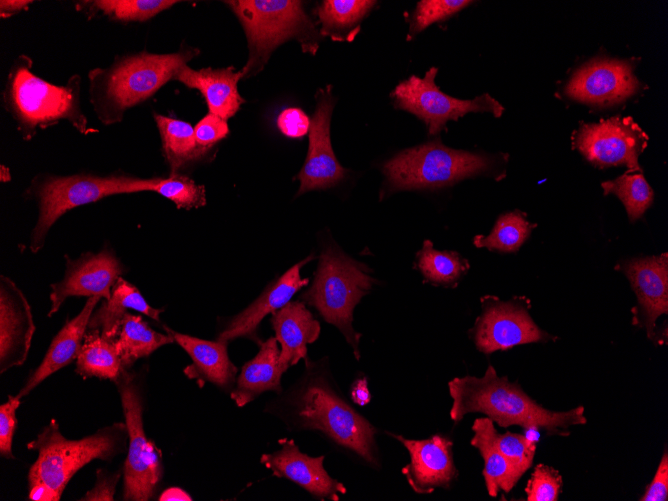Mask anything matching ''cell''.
Masks as SVG:
<instances>
[{
    "label": "cell",
    "mask_w": 668,
    "mask_h": 501,
    "mask_svg": "<svg viewBox=\"0 0 668 501\" xmlns=\"http://www.w3.org/2000/svg\"><path fill=\"white\" fill-rule=\"evenodd\" d=\"M291 432H318L336 450L378 470V429L345 397L325 359L305 361L304 372L264 409Z\"/></svg>",
    "instance_id": "6da1fadb"
},
{
    "label": "cell",
    "mask_w": 668,
    "mask_h": 501,
    "mask_svg": "<svg viewBox=\"0 0 668 501\" xmlns=\"http://www.w3.org/2000/svg\"><path fill=\"white\" fill-rule=\"evenodd\" d=\"M448 391L452 398L450 418L455 423L469 413H482L503 428L517 425L525 429H543L558 436H568L570 427L587 423L583 406L568 411L546 409L517 382L498 376L492 365L482 377L453 378L448 382Z\"/></svg>",
    "instance_id": "7a4b0ae2"
},
{
    "label": "cell",
    "mask_w": 668,
    "mask_h": 501,
    "mask_svg": "<svg viewBox=\"0 0 668 501\" xmlns=\"http://www.w3.org/2000/svg\"><path fill=\"white\" fill-rule=\"evenodd\" d=\"M128 447L125 423L116 422L94 434L69 440L52 419L27 448L38 453L28 472V497L34 501H58L70 479L89 462L111 461Z\"/></svg>",
    "instance_id": "3957f363"
},
{
    "label": "cell",
    "mask_w": 668,
    "mask_h": 501,
    "mask_svg": "<svg viewBox=\"0 0 668 501\" xmlns=\"http://www.w3.org/2000/svg\"><path fill=\"white\" fill-rule=\"evenodd\" d=\"M199 54L188 47L176 53L140 52L118 57L108 68L89 72L90 96L97 117L104 124L120 122L126 110L145 101Z\"/></svg>",
    "instance_id": "277c9868"
},
{
    "label": "cell",
    "mask_w": 668,
    "mask_h": 501,
    "mask_svg": "<svg viewBox=\"0 0 668 501\" xmlns=\"http://www.w3.org/2000/svg\"><path fill=\"white\" fill-rule=\"evenodd\" d=\"M31 67V58L19 56L10 68L3 91L5 109L23 138L30 140L37 129L60 120L69 121L85 134L87 118L80 106V77L74 75L65 86H57L37 77Z\"/></svg>",
    "instance_id": "5b68a950"
},
{
    "label": "cell",
    "mask_w": 668,
    "mask_h": 501,
    "mask_svg": "<svg viewBox=\"0 0 668 501\" xmlns=\"http://www.w3.org/2000/svg\"><path fill=\"white\" fill-rule=\"evenodd\" d=\"M314 275L311 286L301 294V301L314 307L342 333L359 360L361 334L353 327V311L377 280L367 265L348 257L335 245L321 252Z\"/></svg>",
    "instance_id": "8992f818"
},
{
    "label": "cell",
    "mask_w": 668,
    "mask_h": 501,
    "mask_svg": "<svg viewBox=\"0 0 668 501\" xmlns=\"http://www.w3.org/2000/svg\"><path fill=\"white\" fill-rule=\"evenodd\" d=\"M495 160L486 155L444 146L438 139L405 149L383 166L390 192L441 188L490 170Z\"/></svg>",
    "instance_id": "52a82bcc"
},
{
    "label": "cell",
    "mask_w": 668,
    "mask_h": 501,
    "mask_svg": "<svg viewBox=\"0 0 668 501\" xmlns=\"http://www.w3.org/2000/svg\"><path fill=\"white\" fill-rule=\"evenodd\" d=\"M154 183L155 178L91 174L46 176L34 180L31 192L37 199L39 213L31 234V251L35 253L43 247L49 229L67 211L112 195L152 191Z\"/></svg>",
    "instance_id": "ba28073f"
},
{
    "label": "cell",
    "mask_w": 668,
    "mask_h": 501,
    "mask_svg": "<svg viewBox=\"0 0 668 501\" xmlns=\"http://www.w3.org/2000/svg\"><path fill=\"white\" fill-rule=\"evenodd\" d=\"M242 24L249 47V60L242 68L244 77L260 71L272 51L290 38L305 41L314 36V27L301 1H225Z\"/></svg>",
    "instance_id": "9c48e42d"
},
{
    "label": "cell",
    "mask_w": 668,
    "mask_h": 501,
    "mask_svg": "<svg viewBox=\"0 0 668 501\" xmlns=\"http://www.w3.org/2000/svg\"><path fill=\"white\" fill-rule=\"evenodd\" d=\"M114 383L128 432L127 457L123 466V500L147 501L156 493L164 468L160 450L147 438L144 430L142 379L136 373L123 369Z\"/></svg>",
    "instance_id": "30bf717a"
},
{
    "label": "cell",
    "mask_w": 668,
    "mask_h": 501,
    "mask_svg": "<svg viewBox=\"0 0 668 501\" xmlns=\"http://www.w3.org/2000/svg\"><path fill=\"white\" fill-rule=\"evenodd\" d=\"M436 67H431L423 78L412 75L400 82L391 96L399 109L413 113L423 120L429 135L438 134L448 120H457L468 112H491L500 117L503 106L484 93L472 100H461L443 93L435 84Z\"/></svg>",
    "instance_id": "8fae6325"
},
{
    "label": "cell",
    "mask_w": 668,
    "mask_h": 501,
    "mask_svg": "<svg viewBox=\"0 0 668 501\" xmlns=\"http://www.w3.org/2000/svg\"><path fill=\"white\" fill-rule=\"evenodd\" d=\"M523 298L503 301L495 296L481 298L482 312L469 334L476 348L489 355L517 345L556 339L540 329L528 312Z\"/></svg>",
    "instance_id": "7c38bea8"
},
{
    "label": "cell",
    "mask_w": 668,
    "mask_h": 501,
    "mask_svg": "<svg viewBox=\"0 0 668 501\" xmlns=\"http://www.w3.org/2000/svg\"><path fill=\"white\" fill-rule=\"evenodd\" d=\"M647 141V134L631 117L617 116L581 126L574 146L597 166L626 165L635 172L641 171L638 157Z\"/></svg>",
    "instance_id": "4fadbf2b"
},
{
    "label": "cell",
    "mask_w": 668,
    "mask_h": 501,
    "mask_svg": "<svg viewBox=\"0 0 668 501\" xmlns=\"http://www.w3.org/2000/svg\"><path fill=\"white\" fill-rule=\"evenodd\" d=\"M331 86L316 93V108L310 118L309 148L305 163L298 174L300 187L297 195L312 190L330 188L339 183L347 173L332 149L330 120L334 108Z\"/></svg>",
    "instance_id": "5bb4252c"
},
{
    "label": "cell",
    "mask_w": 668,
    "mask_h": 501,
    "mask_svg": "<svg viewBox=\"0 0 668 501\" xmlns=\"http://www.w3.org/2000/svg\"><path fill=\"white\" fill-rule=\"evenodd\" d=\"M278 443V449L260 457V463L273 476L295 483L318 500L338 501L346 493L344 484L326 471L323 455L303 453L293 439L282 438Z\"/></svg>",
    "instance_id": "9a60e30c"
},
{
    "label": "cell",
    "mask_w": 668,
    "mask_h": 501,
    "mask_svg": "<svg viewBox=\"0 0 668 501\" xmlns=\"http://www.w3.org/2000/svg\"><path fill=\"white\" fill-rule=\"evenodd\" d=\"M616 269L625 274L637 297L633 324L645 328L648 338L654 340L657 318L668 313L667 253L626 260Z\"/></svg>",
    "instance_id": "2e32d148"
},
{
    "label": "cell",
    "mask_w": 668,
    "mask_h": 501,
    "mask_svg": "<svg viewBox=\"0 0 668 501\" xmlns=\"http://www.w3.org/2000/svg\"><path fill=\"white\" fill-rule=\"evenodd\" d=\"M638 88L639 81L629 62L595 59L573 74L565 93L577 101L604 106L624 101Z\"/></svg>",
    "instance_id": "e0dca14e"
},
{
    "label": "cell",
    "mask_w": 668,
    "mask_h": 501,
    "mask_svg": "<svg viewBox=\"0 0 668 501\" xmlns=\"http://www.w3.org/2000/svg\"><path fill=\"white\" fill-rule=\"evenodd\" d=\"M407 450L410 462L401 472L417 494H429L437 488L447 489L457 478L453 457V442L440 434L415 440L388 433Z\"/></svg>",
    "instance_id": "ac0fdd59"
},
{
    "label": "cell",
    "mask_w": 668,
    "mask_h": 501,
    "mask_svg": "<svg viewBox=\"0 0 668 501\" xmlns=\"http://www.w3.org/2000/svg\"><path fill=\"white\" fill-rule=\"evenodd\" d=\"M124 268L110 250L87 253L77 260L67 259L64 278L51 284L48 316L58 311L70 296H100L109 299L111 289Z\"/></svg>",
    "instance_id": "d6986e66"
},
{
    "label": "cell",
    "mask_w": 668,
    "mask_h": 501,
    "mask_svg": "<svg viewBox=\"0 0 668 501\" xmlns=\"http://www.w3.org/2000/svg\"><path fill=\"white\" fill-rule=\"evenodd\" d=\"M35 324L31 307L16 284L0 276V373L21 366L30 349Z\"/></svg>",
    "instance_id": "ffe728a7"
},
{
    "label": "cell",
    "mask_w": 668,
    "mask_h": 501,
    "mask_svg": "<svg viewBox=\"0 0 668 501\" xmlns=\"http://www.w3.org/2000/svg\"><path fill=\"white\" fill-rule=\"evenodd\" d=\"M311 258L310 256L292 266L249 306L233 316L219 332L217 340L230 342L245 337L260 345L261 341L257 336L259 324L267 315L285 306L301 288L308 285L309 279L302 278L300 270Z\"/></svg>",
    "instance_id": "44dd1931"
},
{
    "label": "cell",
    "mask_w": 668,
    "mask_h": 501,
    "mask_svg": "<svg viewBox=\"0 0 668 501\" xmlns=\"http://www.w3.org/2000/svg\"><path fill=\"white\" fill-rule=\"evenodd\" d=\"M164 329L191 358L192 363L183 370L189 379L196 380L200 387L211 383L224 392L232 391L238 369L228 356V342L200 339L176 332L167 326Z\"/></svg>",
    "instance_id": "7402d4cb"
},
{
    "label": "cell",
    "mask_w": 668,
    "mask_h": 501,
    "mask_svg": "<svg viewBox=\"0 0 668 501\" xmlns=\"http://www.w3.org/2000/svg\"><path fill=\"white\" fill-rule=\"evenodd\" d=\"M280 345L279 364L286 372L301 359L307 358V345L320 335V323L301 300L290 301L272 314L270 319Z\"/></svg>",
    "instance_id": "603a6c76"
},
{
    "label": "cell",
    "mask_w": 668,
    "mask_h": 501,
    "mask_svg": "<svg viewBox=\"0 0 668 501\" xmlns=\"http://www.w3.org/2000/svg\"><path fill=\"white\" fill-rule=\"evenodd\" d=\"M100 299V296L89 297L80 313L65 323L53 338L41 364L17 393L18 399L27 396L42 381L77 358L90 317Z\"/></svg>",
    "instance_id": "cb8c5ba5"
},
{
    "label": "cell",
    "mask_w": 668,
    "mask_h": 501,
    "mask_svg": "<svg viewBox=\"0 0 668 501\" xmlns=\"http://www.w3.org/2000/svg\"><path fill=\"white\" fill-rule=\"evenodd\" d=\"M242 77H244L242 69L238 72H234L232 67L194 70L185 65L177 72L174 80L200 91L205 98L209 113L228 120L245 102L237 86Z\"/></svg>",
    "instance_id": "d4e9b609"
},
{
    "label": "cell",
    "mask_w": 668,
    "mask_h": 501,
    "mask_svg": "<svg viewBox=\"0 0 668 501\" xmlns=\"http://www.w3.org/2000/svg\"><path fill=\"white\" fill-rule=\"evenodd\" d=\"M277 343L275 337L261 342L255 357L241 368L230 392L231 399L238 407H244L264 392L279 394L283 391L281 377L285 371L279 364L280 349Z\"/></svg>",
    "instance_id": "484cf974"
},
{
    "label": "cell",
    "mask_w": 668,
    "mask_h": 501,
    "mask_svg": "<svg viewBox=\"0 0 668 501\" xmlns=\"http://www.w3.org/2000/svg\"><path fill=\"white\" fill-rule=\"evenodd\" d=\"M128 309L143 313L158 322L164 311L163 308L150 306L134 285L119 277L111 289L110 298L92 313L87 329H98L103 337L114 341Z\"/></svg>",
    "instance_id": "4316f807"
},
{
    "label": "cell",
    "mask_w": 668,
    "mask_h": 501,
    "mask_svg": "<svg viewBox=\"0 0 668 501\" xmlns=\"http://www.w3.org/2000/svg\"><path fill=\"white\" fill-rule=\"evenodd\" d=\"M470 444L479 450L484 461L483 477L487 493L496 497L499 491L510 492L522 475L509 463L495 443L497 432L488 417L477 418L472 425Z\"/></svg>",
    "instance_id": "83f0119b"
},
{
    "label": "cell",
    "mask_w": 668,
    "mask_h": 501,
    "mask_svg": "<svg viewBox=\"0 0 668 501\" xmlns=\"http://www.w3.org/2000/svg\"><path fill=\"white\" fill-rule=\"evenodd\" d=\"M113 342L122 367L129 369L138 359L149 356L174 339L168 333L153 330L141 316L127 312Z\"/></svg>",
    "instance_id": "f1b7e54d"
},
{
    "label": "cell",
    "mask_w": 668,
    "mask_h": 501,
    "mask_svg": "<svg viewBox=\"0 0 668 501\" xmlns=\"http://www.w3.org/2000/svg\"><path fill=\"white\" fill-rule=\"evenodd\" d=\"M76 359L75 371L84 379L97 377L115 382L124 369L114 342L98 329H87Z\"/></svg>",
    "instance_id": "f546056e"
},
{
    "label": "cell",
    "mask_w": 668,
    "mask_h": 501,
    "mask_svg": "<svg viewBox=\"0 0 668 501\" xmlns=\"http://www.w3.org/2000/svg\"><path fill=\"white\" fill-rule=\"evenodd\" d=\"M154 119L171 174H176L180 168L206 154L198 147L190 123L156 113Z\"/></svg>",
    "instance_id": "4dcf8cb0"
},
{
    "label": "cell",
    "mask_w": 668,
    "mask_h": 501,
    "mask_svg": "<svg viewBox=\"0 0 668 501\" xmlns=\"http://www.w3.org/2000/svg\"><path fill=\"white\" fill-rule=\"evenodd\" d=\"M417 266L425 281L454 287L469 269V263L454 251H438L429 240H425L417 253Z\"/></svg>",
    "instance_id": "1f68e13d"
},
{
    "label": "cell",
    "mask_w": 668,
    "mask_h": 501,
    "mask_svg": "<svg viewBox=\"0 0 668 501\" xmlns=\"http://www.w3.org/2000/svg\"><path fill=\"white\" fill-rule=\"evenodd\" d=\"M534 227L519 211L505 213L497 219L490 234L477 235L474 244L491 251L516 252Z\"/></svg>",
    "instance_id": "d6a6232c"
},
{
    "label": "cell",
    "mask_w": 668,
    "mask_h": 501,
    "mask_svg": "<svg viewBox=\"0 0 668 501\" xmlns=\"http://www.w3.org/2000/svg\"><path fill=\"white\" fill-rule=\"evenodd\" d=\"M601 186L605 195L613 193L622 201L631 222L640 218L653 202V190L640 172H628Z\"/></svg>",
    "instance_id": "836d02e7"
},
{
    "label": "cell",
    "mask_w": 668,
    "mask_h": 501,
    "mask_svg": "<svg viewBox=\"0 0 668 501\" xmlns=\"http://www.w3.org/2000/svg\"><path fill=\"white\" fill-rule=\"evenodd\" d=\"M366 0H326L317 9L321 33L334 35L357 24L375 5Z\"/></svg>",
    "instance_id": "e575fe53"
},
{
    "label": "cell",
    "mask_w": 668,
    "mask_h": 501,
    "mask_svg": "<svg viewBox=\"0 0 668 501\" xmlns=\"http://www.w3.org/2000/svg\"><path fill=\"white\" fill-rule=\"evenodd\" d=\"M91 8L110 19L122 22H144L170 8L173 0H95L86 1Z\"/></svg>",
    "instance_id": "d590c367"
},
{
    "label": "cell",
    "mask_w": 668,
    "mask_h": 501,
    "mask_svg": "<svg viewBox=\"0 0 668 501\" xmlns=\"http://www.w3.org/2000/svg\"><path fill=\"white\" fill-rule=\"evenodd\" d=\"M152 191L174 202L177 208L191 209L206 204L204 186L178 173L171 174L168 178H155Z\"/></svg>",
    "instance_id": "8d00e7d4"
},
{
    "label": "cell",
    "mask_w": 668,
    "mask_h": 501,
    "mask_svg": "<svg viewBox=\"0 0 668 501\" xmlns=\"http://www.w3.org/2000/svg\"><path fill=\"white\" fill-rule=\"evenodd\" d=\"M495 443L509 463L523 476L532 466L536 445L527 436L507 431L495 434Z\"/></svg>",
    "instance_id": "74e56055"
},
{
    "label": "cell",
    "mask_w": 668,
    "mask_h": 501,
    "mask_svg": "<svg viewBox=\"0 0 668 501\" xmlns=\"http://www.w3.org/2000/svg\"><path fill=\"white\" fill-rule=\"evenodd\" d=\"M559 471L545 464H537L525 487L527 501H557L562 487Z\"/></svg>",
    "instance_id": "f35d334b"
},
{
    "label": "cell",
    "mask_w": 668,
    "mask_h": 501,
    "mask_svg": "<svg viewBox=\"0 0 668 501\" xmlns=\"http://www.w3.org/2000/svg\"><path fill=\"white\" fill-rule=\"evenodd\" d=\"M471 3L469 0H422L416 6L411 33L421 32L430 24L452 16Z\"/></svg>",
    "instance_id": "ab89813d"
},
{
    "label": "cell",
    "mask_w": 668,
    "mask_h": 501,
    "mask_svg": "<svg viewBox=\"0 0 668 501\" xmlns=\"http://www.w3.org/2000/svg\"><path fill=\"white\" fill-rule=\"evenodd\" d=\"M20 400L10 395L8 400L0 405V455L6 459H15L12 442L17 425L16 411L21 404Z\"/></svg>",
    "instance_id": "60d3db41"
},
{
    "label": "cell",
    "mask_w": 668,
    "mask_h": 501,
    "mask_svg": "<svg viewBox=\"0 0 668 501\" xmlns=\"http://www.w3.org/2000/svg\"><path fill=\"white\" fill-rule=\"evenodd\" d=\"M194 134L198 147L206 153L229 134L227 120L209 113L195 125Z\"/></svg>",
    "instance_id": "b9f144b4"
},
{
    "label": "cell",
    "mask_w": 668,
    "mask_h": 501,
    "mask_svg": "<svg viewBox=\"0 0 668 501\" xmlns=\"http://www.w3.org/2000/svg\"><path fill=\"white\" fill-rule=\"evenodd\" d=\"M277 127L286 137L301 138L309 131L310 118L300 108H285L278 115Z\"/></svg>",
    "instance_id": "7bdbcfd3"
},
{
    "label": "cell",
    "mask_w": 668,
    "mask_h": 501,
    "mask_svg": "<svg viewBox=\"0 0 668 501\" xmlns=\"http://www.w3.org/2000/svg\"><path fill=\"white\" fill-rule=\"evenodd\" d=\"M122 471L108 472L105 469H98L96 473V482L80 500L87 501H112L116 492L117 483L121 477Z\"/></svg>",
    "instance_id": "ee69618b"
},
{
    "label": "cell",
    "mask_w": 668,
    "mask_h": 501,
    "mask_svg": "<svg viewBox=\"0 0 668 501\" xmlns=\"http://www.w3.org/2000/svg\"><path fill=\"white\" fill-rule=\"evenodd\" d=\"M640 501H667L668 500V453L665 450L661 457L652 481L645 488Z\"/></svg>",
    "instance_id": "f6af8a7d"
},
{
    "label": "cell",
    "mask_w": 668,
    "mask_h": 501,
    "mask_svg": "<svg viewBox=\"0 0 668 501\" xmlns=\"http://www.w3.org/2000/svg\"><path fill=\"white\" fill-rule=\"evenodd\" d=\"M350 398L358 406H365L371 401L372 396L367 378L361 377L353 381L350 387Z\"/></svg>",
    "instance_id": "bcb514c9"
},
{
    "label": "cell",
    "mask_w": 668,
    "mask_h": 501,
    "mask_svg": "<svg viewBox=\"0 0 668 501\" xmlns=\"http://www.w3.org/2000/svg\"><path fill=\"white\" fill-rule=\"evenodd\" d=\"M32 1L29 0H1L0 1V16L2 18H8L14 14L27 9Z\"/></svg>",
    "instance_id": "7dc6e473"
},
{
    "label": "cell",
    "mask_w": 668,
    "mask_h": 501,
    "mask_svg": "<svg viewBox=\"0 0 668 501\" xmlns=\"http://www.w3.org/2000/svg\"><path fill=\"white\" fill-rule=\"evenodd\" d=\"M160 501H191L192 497L183 489L178 487H171L164 490L160 496Z\"/></svg>",
    "instance_id": "c3c4849f"
}]
</instances>
